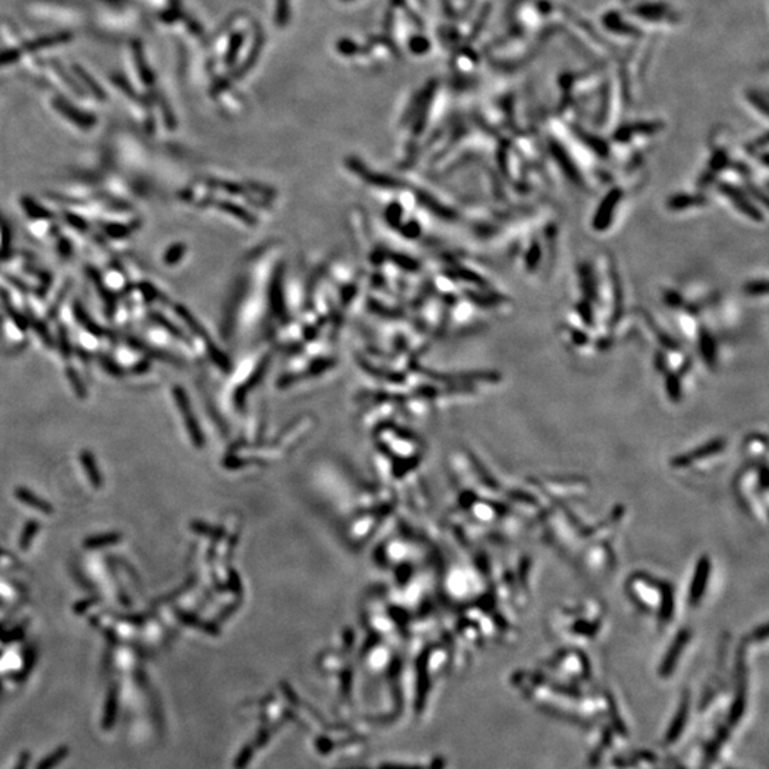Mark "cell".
Segmentation results:
<instances>
[{"instance_id":"obj_19","label":"cell","mask_w":769,"mask_h":769,"mask_svg":"<svg viewBox=\"0 0 769 769\" xmlns=\"http://www.w3.org/2000/svg\"><path fill=\"white\" fill-rule=\"evenodd\" d=\"M104 231L111 238H124L131 234V228L123 224H104Z\"/></svg>"},{"instance_id":"obj_8","label":"cell","mask_w":769,"mask_h":769,"mask_svg":"<svg viewBox=\"0 0 769 769\" xmlns=\"http://www.w3.org/2000/svg\"><path fill=\"white\" fill-rule=\"evenodd\" d=\"M122 538H123L122 534L116 533V531L103 533V534H97V536H92L89 538H85L83 541V546L85 549H89V550H97V549H104L107 546L117 545L119 541H122Z\"/></svg>"},{"instance_id":"obj_14","label":"cell","mask_w":769,"mask_h":769,"mask_svg":"<svg viewBox=\"0 0 769 769\" xmlns=\"http://www.w3.org/2000/svg\"><path fill=\"white\" fill-rule=\"evenodd\" d=\"M127 344H129L130 347H133V348L141 351V352H146V354L150 355V356H154V358H157V359L167 361V362L177 363V365H179V359H176V358H173V356H169V355H167L165 352L158 351V349H156V348H150V347H147L146 344H142L141 340H138V339H135V338H129V339H127Z\"/></svg>"},{"instance_id":"obj_11","label":"cell","mask_w":769,"mask_h":769,"mask_svg":"<svg viewBox=\"0 0 769 769\" xmlns=\"http://www.w3.org/2000/svg\"><path fill=\"white\" fill-rule=\"evenodd\" d=\"M215 204H217V207H218L220 210H222V211H225V213H228V214L234 215L235 218H238L240 221H242V222H245V224L254 225V224L256 222V220L254 218V215H252L248 210H245V208H242V207H240V206H237V204H234V203H231V201H217Z\"/></svg>"},{"instance_id":"obj_5","label":"cell","mask_w":769,"mask_h":769,"mask_svg":"<svg viewBox=\"0 0 769 769\" xmlns=\"http://www.w3.org/2000/svg\"><path fill=\"white\" fill-rule=\"evenodd\" d=\"M80 463L89 477V481L94 489H100L103 486V476L99 470L97 462L94 459V454L90 450H81L80 452Z\"/></svg>"},{"instance_id":"obj_1","label":"cell","mask_w":769,"mask_h":769,"mask_svg":"<svg viewBox=\"0 0 769 769\" xmlns=\"http://www.w3.org/2000/svg\"><path fill=\"white\" fill-rule=\"evenodd\" d=\"M174 311H176L177 315L188 325V329H190L194 335H197V336H199V338H203V339H204L206 348H207V351H208L211 359L214 361V363H215L217 366H220L221 369H224V370L230 369V361H228V358L214 345L213 339L207 335L204 326L194 318L192 313H191L185 306H183V305H176V306H174Z\"/></svg>"},{"instance_id":"obj_20","label":"cell","mask_w":769,"mask_h":769,"mask_svg":"<svg viewBox=\"0 0 769 769\" xmlns=\"http://www.w3.org/2000/svg\"><path fill=\"white\" fill-rule=\"evenodd\" d=\"M271 306H272V311L276 312L278 315H282L285 308H283V301H282V294H281V279L276 278L274 281V287H272V292H271Z\"/></svg>"},{"instance_id":"obj_15","label":"cell","mask_w":769,"mask_h":769,"mask_svg":"<svg viewBox=\"0 0 769 769\" xmlns=\"http://www.w3.org/2000/svg\"><path fill=\"white\" fill-rule=\"evenodd\" d=\"M39 529H40V524H39L38 520H28V522L26 523V526H24V529H23V531H22V536H20V538H19V547H20L23 552H26L28 547H31L32 541H33L35 536L38 534Z\"/></svg>"},{"instance_id":"obj_6","label":"cell","mask_w":769,"mask_h":769,"mask_svg":"<svg viewBox=\"0 0 769 769\" xmlns=\"http://www.w3.org/2000/svg\"><path fill=\"white\" fill-rule=\"evenodd\" d=\"M15 496L23 504L32 507L35 510H39V511L44 513V515H51V513H53V506L47 500L39 497L32 490H28L26 488H16L15 489Z\"/></svg>"},{"instance_id":"obj_21","label":"cell","mask_w":769,"mask_h":769,"mask_svg":"<svg viewBox=\"0 0 769 769\" xmlns=\"http://www.w3.org/2000/svg\"><path fill=\"white\" fill-rule=\"evenodd\" d=\"M99 359H100V363H101L103 369L106 370V372H108L110 375L116 377V378H122L124 375V369L116 361H113L111 358H107L104 355H100Z\"/></svg>"},{"instance_id":"obj_17","label":"cell","mask_w":769,"mask_h":769,"mask_svg":"<svg viewBox=\"0 0 769 769\" xmlns=\"http://www.w3.org/2000/svg\"><path fill=\"white\" fill-rule=\"evenodd\" d=\"M66 377H67V381H69V383L72 385L74 393H76L80 399H85V397H88V389H85V386H84L81 378L78 377V374H77V370H76V369H73L72 366H67V367H66Z\"/></svg>"},{"instance_id":"obj_3","label":"cell","mask_w":769,"mask_h":769,"mask_svg":"<svg viewBox=\"0 0 769 769\" xmlns=\"http://www.w3.org/2000/svg\"><path fill=\"white\" fill-rule=\"evenodd\" d=\"M621 191L614 188L613 191L609 192V195L603 199V203L600 206V208L597 210L595 215H594V230L597 231H603L606 230V226L609 225V222L613 221L614 218V211L617 208V204L620 201L621 198Z\"/></svg>"},{"instance_id":"obj_12","label":"cell","mask_w":769,"mask_h":769,"mask_svg":"<svg viewBox=\"0 0 769 769\" xmlns=\"http://www.w3.org/2000/svg\"><path fill=\"white\" fill-rule=\"evenodd\" d=\"M687 716H688V702L684 701L678 714L675 716V720L674 722L671 724V728H670V732L667 735V743H674V741L681 735L682 729H684V725H686V721H687Z\"/></svg>"},{"instance_id":"obj_27","label":"cell","mask_w":769,"mask_h":769,"mask_svg":"<svg viewBox=\"0 0 769 769\" xmlns=\"http://www.w3.org/2000/svg\"><path fill=\"white\" fill-rule=\"evenodd\" d=\"M141 291L146 292V297H147V301H153L157 298V291L156 288H153L150 283H141Z\"/></svg>"},{"instance_id":"obj_18","label":"cell","mask_w":769,"mask_h":769,"mask_svg":"<svg viewBox=\"0 0 769 769\" xmlns=\"http://www.w3.org/2000/svg\"><path fill=\"white\" fill-rule=\"evenodd\" d=\"M702 204V199L697 198V197H693V195H678V197H674L671 198L670 201V207L672 210H684V208H688V207H693V206H698V204Z\"/></svg>"},{"instance_id":"obj_10","label":"cell","mask_w":769,"mask_h":769,"mask_svg":"<svg viewBox=\"0 0 769 769\" xmlns=\"http://www.w3.org/2000/svg\"><path fill=\"white\" fill-rule=\"evenodd\" d=\"M149 318H150L156 325H158L160 328L165 329L171 336H174V338L183 340L184 344H190V338H188V335H185L179 326H176L173 322L168 321L164 315H161L160 312H156V311H154V312H150V313H149Z\"/></svg>"},{"instance_id":"obj_25","label":"cell","mask_w":769,"mask_h":769,"mask_svg":"<svg viewBox=\"0 0 769 769\" xmlns=\"http://www.w3.org/2000/svg\"><path fill=\"white\" fill-rule=\"evenodd\" d=\"M97 602H99V598H97V597L88 598V600H81V602H78V603L73 607V611H74L76 614H81V613H84L85 610H89V609H90L94 603H97Z\"/></svg>"},{"instance_id":"obj_7","label":"cell","mask_w":769,"mask_h":769,"mask_svg":"<svg viewBox=\"0 0 769 769\" xmlns=\"http://www.w3.org/2000/svg\"><path fill=\"white\" fill-rule=\"evenodd\" d=\"M415 195H416V198L419 199V203H420L424 208L431 210L433 214H436V215H439V217H442V218H446V220H453V218L456 217V214H454L452 210H449V208H446L443 204H440L436 198H433L432 195H429V192L422 191V190H417Z\"/></svg>"},{"instance_id":"obj_9","label":"cell","mask_w":769,"mask_h":769,"mask_svg":"<svg viewBox=\"0 0 769 769\" xmlns=\"http://www.w3.org/2000/svg\"><path fill=\"white\" fill-rule=\"evenodd\" d=\"M73 313H74V317H76L77 322H78L85 331L90 332V333L94 335V336H103V335H104L103 328L92 320V317L89 315L88 312L84 311V308L81 306L80 302H74V305H73Z\"/></svg>"},{"instance_id":"obj_13","label":"cell","mask_w":769,"mask_h":769,"mask_svg":"<svg viewBox=\"0 0 769 769\" xmlns=\"http://www.w3.org/2000/svg\"><path fill=\"white\" fill-rule=\"evenodd\" d=\"M22 207L24 210V213L31 217V218H35V220H50L53 217V214H50L46 208L40 207L35 199L28 198V197H23L22 198Z\"/></svg>"},{"instance_id":"obj_16","label":"cell","mask_w":769,"mask_h":769,"mask_svg":"<svg viewBox=\"0 0 769 769\" xmlns=\"http://www.w3.org/2000/svg\"><path fill=\"white\" fill-rule=\"evenodd\" d=\"M185 251H187L185 244H183V242L173 244V245H171V247L165 251V254H164V256H163L164 264L168 265V267L177 265V264L183 260V256L185 255Z\"/></svg>"},{"instance_id":"obj_2","label":"cell","mask_w":769,"mask_h":769,"mask_svg":"<svg viewBox=\"0 0 769 769\" xmlns=\"http://www.w3.org/2000/svg\"><path fill=\"white\" fill-rule=\"evenodd\" d=\"M349 167L358 177H361L369 185L379 187V188H399V187L404 185L401 181L396 180V179H392V177L385 176V174H377V173H374L372 169H367L358 160L349 161Z\"/></svg>"},{"instance_id":"obj_23","label":"cell","mask_w":769,"mask_h":769,"mask_svg":"<svg viewBox=\"0 0 769 769\" xmlns=\"http://www.w3.org/2000/svg\"><path fill=\"white\" fill-rule=\"evenodd\" d=\"M32 325L35 326L38 335L44 340V344L50 347V345H51V336H50V333L47 332V328L44 326V324L40 322V321H36V318H33V320H32Z\"/></svg>"},{"instance_id":"obj_4","label":"cell","mask_w":769,"mask_h":769,"mask_svg":"<svg viewBox=\"0 0 769 769\" xmlns=\"http://www.w3.org/2000/svg\"><path fill=\"white\" fill-rule=\"evenodd\" d=\"M173 395H174V399H176V404L177 406L180 408L181 411V415L184 417V422L188 427V432L191 435V438L194 439L195 443L199 442V439H201V432H199L198 426H197V422H195V417L191 412V406H190V401L187 399V395L184 392V389L181 386H174L173 389Z\"/></svg>"},{"instance_id":"obj_26","label":"cell","mask_w":769,"mask_h":769,"mask_svg":"<svg viewBox=\"0 0 769 769\" xmlns=\"http://www.w3.org/2000/svg\"><path fill=\"white\" fill-rule=\"evenodd\" d=\"M67 221H69L74 228H77V230H80V231H85V230H88V222L83 221V220L78 218L77 215L67 214Z\"/></svg>"},{"instance_id":"obj_22","label":"cell","mask_w":769,"mask_h":769,"mask_svg":"<svg viewBox=\"0 0 769 769\" xmlns=\"http://www.w3.org/2000/svg\"><path fill=\"white\" fill-rule=\"evenodd\" d=\"M59 345H60L62 356L69 359L72 356V345H70V340H69L67 329L65 326H59Z\"/></svg>"},{"instance_id":"obj_24","label":"cell","mask_w":769,"mask_h":769,"mask_svg":"<svg viewBox=\"0 0 769 769\" xmlns=\"http://www.w3.org/2000/svg\"><path fill=\"white\" fill-rule=\"evenodd\" d=\"M392 258H395V263H396L397 265H401L402 268H406V270H411V271L417 270V264H416L413 260L408 258V256H404V255H393Z\"/></svg>"}]
</instances>
